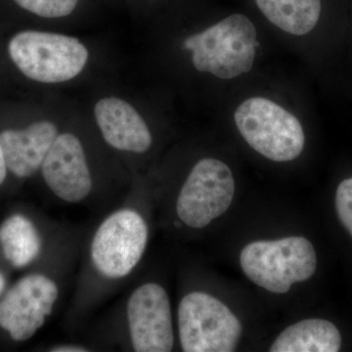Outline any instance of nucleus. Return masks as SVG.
Here are the masks:
<instances>
[{"label": "nucleus", "instance_id": "1", "mask_svg": "<svg viewBox=\"0 0 352 352\" xmlns=\"http://www.w3.org/2000/svg\"><path fill=\"white\" fill-rule=\"evenodd\" d=\"M256 27L247 16L234 14L185 39L183 48L192 52L194 67L221 80L249 73L256 59Z\"/></svg>", "mask_w": 352, "mask_h": 352}, {"label": "nucleus", "instance_id": "2", "mask_svg": "<svg viewBox=\"0 0 352 352\" xmlns=\"http://www.w3.org/2000/svg\"><path fill=\"white\" fill-rule=\"evenodd\" d=\"M245 276L271 293L285 294L292 285L314 276L317 266L314 245L303 237L256 241L240 256Z\"/></svg>", "mask_w": 352, "mask_h": 352}, {"label": "nucleus", "instance_id": "3", "mask_svg": "<svg viewBox=\"0 0 352 352\" xmlns=\"http://www.w3.org/2000/svg\"><path fill=\"white\" fill-rule=\"evenodd\" d=\"M8 52L27 78L44 83L76 78L88 60L87 47L78 38L53 32H19L9 43Z\"/></svg>", "mask_w": 352, "mask_h": 352}, {"label": "nucleus", "instance_id": "4", "mask_svg": "<svg viewBox=\"0 0 352 352\" xmlns=\"http://www.w3.org/2000/svg\"><path fill=\"white\" fill-rule=\"evenodd\" d=\"M234 118L245 142L266 159L289 162L302 154L305 136L300 120L274 102L263 97L247 99Z\"/></svg>", "mask_w": 352, "mask_h": 352}, {"label": "nucleus", "instance_id": "5", "mask_svg": "<svg viewBox=\"0 0 352 352\" xmlns=\"http://www.w3.org/2000/svg\"><path fill=\"white\" fill-rule=\"evenodd\" d=\"M178 328L186 352L234 351L242 336V325L232 311L214 296L201 292L182 298Z\"/></svg>", "mask_w": 352, "mask_h": 352}, {"label": "nucleus", "instance_id": "6", "mask_svg": "<svg viewBox=\"0 0 352 352\" xmlns=\"http://www.w3.org/2000/svg\"><path fill=\"white\" fill-rule=\"evenodd\" d=\"M235 194V180L229 166L217 159L201 160L183 185L176 212L183 223L201 229L224 214Z\"/></svg>", "mask_w": 352, "mask_h": 352}, {"label": "nucleus", "instance_id": "7", "mask_svg": "<svg viewBox=\"0 0 352 352\" xmlns=\"http://www.w3.org/2000/svg\"><path fill=\"white\" fill-rule=\"evenodd\" d=\"M147 241L148 226L143 217L135 210H118L95 233L92 261L104 276H126L142 258Z\"/></svg>", "mask_w": 352, "mask_h": 352}, {"label": "nucleus", "instance_id": "8", "mask_svg": "<svg viewBox=\"0 0 352 352\" xmlns=\"http://www.w3.org/2000/svg\"><path fill=\"white\" fill-rule=\"evenodd\" d=\"M58 294L56 284L43 275L22 278L0 302V327L16 342L29 340L52 312Z\"/></svg>", "mask_w": 352, "mask_h": 352}, {"label": "nucleus", "instance_id": "9", "mask_svg": "<svg viewBox=\"0 0 352 352\" xmlns=\"http://www.w3.org/2000/svg\"><path fill=\"white\" fill-rule=\"evenodd\" d=\"M127 319L134 351H173L170 302L163 287L148 283L136 289L127 302Z\"/></svg>", "mask_w": 352, "mask_h": 352}, {"label": "nucleus", "instance_id": "10", "mask_svg": "<svg viewBox=\"0 0 352 352\" xmlns=\"http://www.w3.org/2000/svg\"><path fill=\"white\" fill-rule=\"evenodd\" d=\"M43 175L51 191L65 201L85 200L92 179L82 143L72 133L58 135L44 159Z\"/></svg>", "mask_w": 352, "mask_h": 352}, {"label": "nucleus", "instance_id": "11", "mask_svg": "<svg viewBox=\"0 0 352 352\" xmlns=\"http://www.w3.org/2000/svg\"><path fill=\"white\" fill-rule=\"evenodd\" d=\"M95 119L109 145L122 151L144 153L152 145L147 124L131 104L116 97L97 102Z\"/></svg>", "mask_w": 352, "mask_h": 352}, {"label": "nucleus", "instance_id": "12", "mask_svg": "<svg viewBox=\"0 0 352 352\" xmlns=\"http://www.w3.org/2000/svg\"><path fill=\"white\" fill-rule=\"evenodd\" d=\"M58 136L56 126L38 122L22 131L0 134L7 168L18 177H29L41 168L46 155Z\"/></svg>", "mask_w": 352, "mask_h": 352}, {"label": "nucleus", "instance_id": "13", "mask_svg": "<svg viewBox=\"0 0 352 352\" xmlns=\"http://www.w3.org/2000/svg\"><path fill=\"white\" fill-rule=\"evenodd\" d=\"M342 337L333 323L307 319L285 329L271 346V352H338Z\"/></svg>", "mask_w": 352, "mask_h": 352}, {"label": "nucleus", "instance_id": "14", "mask_svg": "<svg viewBox=\"0 0 352 352\" xmlns=\"http://www.w3.org/2000/svg\"><path fill=\"white\" fill-rule=\"evenodd\" d=\"M256 3L273 25L294 36L311 32L321 15V0H256Z\"/></svg>", "mask_w": 352, "mask_h": 352}, {"label": "nucleus", "instance_id": "15", "mask_svg": "<svg viewBox=\"0 0 352 352\" xmlns=\"http://www.w3.org/2000/svg\"><path fill=\"white\" fill-rule=\"evenodd\" d=\"M0 244L7 261L15 267H24L41 252V238L36 227L27 217L15 214L0 226Z\"/></svg>", "mask_w": 352, "mask_h": 352}, {"label": "nucleus", "instance_id": "16", "mask_svg": "<svg viewBox=\"0 0 352 352\" xmlns=\"http://www.w3.org/2000/svg\"><path fill=\"white\" fill-rule=\"evenodd\" d=\"M21 8L43 18H63L76 10L80 0H14Z\"/></svg>", "mask_w": 352, "mask_h": 352}, {"label": "nucleus", "instance_id": "17", "mask_svg": "<svg viewBox=\"0 0 352 352\" xmlns=\"http://www.w3.org/2000/svg\"><path fill=\"white\" fill-rule=\"evenodd\" d=\"M338 217L352 236V177L340 182L336 193Z\"/></svg>", "mask_w": 352, "mask_h": 352}, {"label": "nucleus", "instance_id": "18", "mask_svg": "<svg viewBox=\"0 0 352 352\" xmlns=\"http://www.w3.org/2000/svg\"><path fill=\"white\" fill-rule=\"evenodd\" d=\"M51 351L54 352H85L87 351V349L82 346H72V344H68V346H55L51 349Z\"/></svg>", "mask_w": 352, "mask_h": 352}, {"label": "nucleus", "instance_id": "19", "mask_svg": "<svg viewBox=\"0 0 352 352\" xmlns=\"http://www.w3.org/2000/svg\"><path fill=\"white\" fill-rule=\"evenodd\" d=\"M6 159H4L3 150H2L1 142H0V185L6 180Z\"/></svg>", "mask_w": 352, "mask_h": 352}, {"label": "nucleus", "instance_id": "20", "mask_svg": "<svg viewBox=\"0 0 352 352\" xmlns=\"http://www.w3.org/2000/svg\"><path fill=\"white\" fill-rule=\"evenodd\" d=\"M4 288H6V278L0 273V295H1Z\"/></svg>", "mask_w": 352, "mask_h": 352}]
</instances>
